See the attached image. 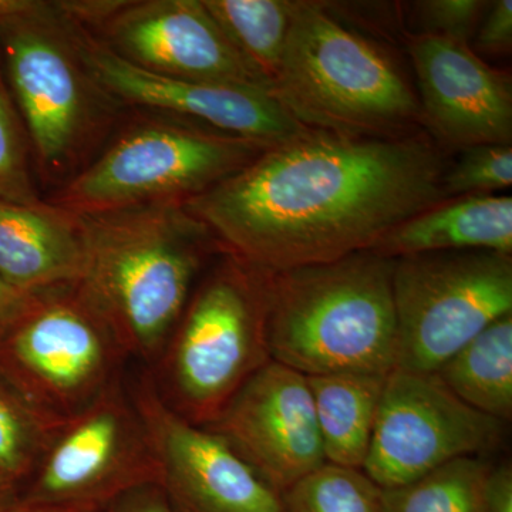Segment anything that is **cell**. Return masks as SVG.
I'll return each instance as SVG.
<instances>
[{
    "mask_svg": "<svg viewBox=\"0 0 512 512\" xmlns=\"http://www.w3.org/2000/svg\"><path fill=\"white\" fill-rule=\"evenodd\" d=\"M439 146L416 136L309 131L185 202L218 248L258 271L325 264L370 251L447 197Z\"/></svg>",
    "mask_w": 512,
    "mask_h": 512,
    "instance_id": "obj_1",
    "label": "cell"
},
{
    "mask_svg": "<svg viewBox=\"0 0 512 512\" xmlns=\"http://www.w3.org/2000/svg\"><path fill=\"white\" fill-rule=\"evenodd\" d=\"M80 218L87 239L86 274L80 285L124 353L153 362L163 353L217 242L184 205Z\"/></svg>",
    "mask_w": 512,
    "mask_h": 512,
    "instance_id": "obj_2",
    "label": "cell"
},
{
    "mask_svg": "<svg viewBox=\"0 0 512 512\" xmlns=\"http://www.w3.org/2000/svg\"><path fill=\"white\" fill-rule=\"evenodd\" d=\"M392 259L372 251L264 272L269 356L303 376L397 365Z\"/></svg>",
    "mask_w": 512,
    "mask_h": 512,
    "instance_id": "obj_3",
    "label": "cell"
},
{
    "mask_svg": "<svg viewBox=\"0 0 512 512\" xmlns=\"http://www.w3.org/2000/svg\"><path fill=\"white\" fill-rule=\"evenodd\" d=\"M272 94L302 126L333 136L406 137L423 123L394 64L315 2H296Z\"/></svg>",
    "mask_w": 512,
    "mask_h": 512,
    "instance_id": "obj_4",
    "label": "cell"
},
{
    "mask_svg": "<svg viewBox=\"0 0 512 512\" xmlns=\"http://www.w3.org/2000/svg\"><path fill=\"white\" fill-rule=\"evenodd\" d=\"M0 45L36 174L57 191L92 163L123 107L93 79L53 2L0 20Z\"/></svg>",
    "mask_w": 512,
    "mask_h": 512,
    "instance_id": "obj_5",
    "label": "cell"
},
{
    "mask_svg": "<svg viewBox=\"0 0 512 512\" xmlns=\"http://www.w3.org/2000/svg\"><path fill=\"white\" fill-rule=\"evenodd\" d=\"M271 360L264 272L227 255L191 293L153 380L173 412L205 427Z\"/></svg>",
    "mask_w": 512,
    "mask_h": 512,
    "instance_id": "obj_6",
    "label": "cell"
},
{
    "mask_svg": "<svg viewBox=\"0 0 512 512\" xmlns=\"http://www.w3.org/2000/svg\"><path fill=\"white\" fill-rule=\"evenodd\" d=\"M264 150L244 138L148 113L127 124L50 202L77 215L184 205Z\"/></svg>",
    "mask_w": 512,
    "mask_h": 512,
    "instance_id": "obj_7",
    "label": "cell"
},
{
    "mask_svg": "<svg viewBox=\"0 0 512 512\" xmlns=\"http://www.w3.org/2000/svg\"><path fill=\"white\" fill-rule=\"evenodd\" d=\"M123 355L80 282L32 293L0 338L10 386L40 412L63 421L117 383Z\"/></svg>",
    "mask_w": 512,
    "mask_h": 512,
    "instance_id": "obj_8",
    "label": "cell"
},
{
    "mask_svg": "<svg viewBox=\"0 0 512 512\" xmlns=\"http://www.w3.org/2000/svg\"><path fill=\"white\" fill-rule=\"evenodd\" d=\"M393 298L396 369L436 373L512 313V256L466 251L394 259Z\"/></svg>",
    "mask_w": 512,
    "mask_h": 512,
    "instance_id": "obj_9",
    "label": "cell"
},
{
    "mask_svg": "<svg viewBox=\"0 0 512 512\" xmlns=\"http://www.w3.org/2000/svg\"><path fill=\"white\" fill-rule=\"evenodd\" d=\"M160 484L156 457L131 397L117 382L64 421L20 488V503L107 508L121 495Z\"/></svg>",
    "mask_w": 512,
    "mask_h": 512,
    "instance_id": "obj_10",
    "label": "cell"
},
{
    "mask_svg": "<svg viewBox=\"0 0 512 512\" xmlns=\"http://www.w3.org/2000/svg\"><path fill=\"white\" fill-rule=\"evenodd\" d=\"M504 426L461 402L436 373L394 369L384 383L363 471L383 490L402 487L451 461L491 453Z\"/></svg>",
    "mask_w": 512,
    "mask_h": 512,
    "instance_id": "obj_11",
    "label": "cell"
},
{
    "mask_svg": "<svg viewBox=\"0 0 512 512\" xmlns=\"http://www.w3.org/2000/svg\"><path fill=\"white\" fill-rule=\"evenodd\" d=\"M69 25L93 79L123 109L130 106L188 121L265 148L312 131L293 119L268 90L191 82L148 72L111 52L89 30L72 22Z\"/></svg>",
    "mask_w": 512,
    "mask_h": 512,
    "instance_id": "obj_12",
    "label": "cell"
},
{
    "mask_svg": "<svg viewBox=\"0 0 512 512\" xmlns=\"http://www.w3.org/2000/svg\"><path fill=\"white\" fill-rule=\"evenodd\" d=\"M130 397L175 512H285L282 495L220 434L195 426L164 403L153 377L144 376Z\"/></svg>",
    "mask_w": 512,
    "mask_h": 512,
    "instance_id": "obj_13",
    "label": "cell"
},
{
    "mask_svg": "<svg viewBox=\"0 0 512 512\" xmlns=\"http://www.w3.org/2000/svg\"><path fill=\"white\" fill-rule=\"evenodd\" d=\"M205 427L281 495L326 463L308 377L274 360Z\"/></svg>",
    "mask_w": 512,
    "mask_h": 512,
    "instance_id": "obj_14",
    "label": "cell"
},
{
    "mask_svg": "<svg viewBox=\"0 0 512 512\" xmlns=\"http://www.w3.org/2000/svg\"><path fill=\"white\" fill-rule=\"evenodd\" d=\"M90 33L121 59L148 72L271 92L231 45L202 0L127 2Z\"/></svg>",
    "mask_w": 512,
    "mask_h": 512,
    "instance_id": "obj_15",
    "label": "cell"
},
{
    "mask_svg": "<svg viewBox=\"0 0 512 512\" xmlns=\"http://www.w3.org/2000/svg\"><path fill=\"white\" fill-rule=\"evenodd\" d=\"M409 53L420 92L423 123L437 146L466 148L511 144L510 79L487 66L467 42L413 36Z\"/></svg>",
    "mask_w": 512,
    "mask_h": 512,
    "instance_id": "obj_16",
    "label": "cell"
},
{
    "mask_svg": "<svg viewBox=\"0 0 512 512\" xmlns=\"http://www.w3.org/2000/svg\"><path fill=\"white\" fill-rule=\"evenodd\" d=\"M87 239L80 215L52 202L0 201V278L23 293L79 284Z\"/></svg>",
    "mask_w": 512,
    "mask_h": 512,
    "instance_id": "obj_17",
    "label": "cell"
},
{
    "mask_svg": "<svg viewBox=\"0 0 512 512\" xmlns=\"http://www.w3.org/2000/svg\"><path fill=\"white\" fill-rule=\"evenodd\" d=\"M387 259L487 251L512 254V198L467 195L446 200L387 232L370 249Z\"/></svg>",
    "mask_w": 512,
    "mask_h": 512,
    "instance_id": "obj_18",
    "label": "cell"
},
{
    "mask_svg": "<svg viewBox=\"0 0 512 512\" xmlns=\"http://www.w3.org/2000/svg\"><path fill=\"white\" fill-rule=\"evenodd\" d=\"M387 376L333 373L308 377L326 463L363 470Z\"/></svg>",
    "mask_w": 512,
    "mask_h": 512,
    "instance_id": "obj_19",
    "label": "cell"
},
{
    "mask_svg": "<svg viewBox=\"0 0 512 512\" xmlns=\"http://www.w3.org/2000/svg\"><path fill=\"white\" fill-rule=\"evenodd\" d=\"M471 409L504 421L512 417V313L495 320L436 372Z\"/></svg>",
    "mask_w": 512,
    "mask_h": 512,
    "instance_id": "obj_20",
    "label": "cell"
},
{
    "mask_svg": "<svg viewBox=\"0 0 512 512\" xmlns=\"http://www.w3.org/2000/svg\"><path fill=\"white\" fill-rule=\"evenodd\" d=\"M245 62L271 87L291 30L296 2L289 0H202Z\"/></svg>",
    "mask_w": 512,
    "mask_h": 512,
    "instance_id": "obj_21",
    "label": "cell"
},
{
    "mask_svg": "<svg viewBox=\"0 0 512 512\" xmlns=\"http://www.w3.org/2000/svg\"><path fill=\"white\" fill-rule=\"evenodd\" d=\"M491 463L460 458L402 487L383 490V512H480Z\"/></svg>",
    "mask_w": 512,
    "mask_h": 512,
    "instance_id": "obj_22",
    "label": "cell"
},
{
    "mask_svg": "<svg viewBox=\"0 0 512 512\" xmlns=\"http://www.w3.org/2000/svg\"><path fill=\"white\" fill-rule=\"evenodd\" d=\"M63 423L0 380V474L19 487L29 480Z\"/></svg>",
    "mask_w": 512,
    "mask_h": 512,
    "instance_id": "obj_23",
    "label": "cell"
},
{
    "mask_svg": "<svg viewBox=\"0 0 512 512\" xmlns=\"http://www.w3.org/2000/svg\"><path fill=\"white\" fill-rule=\"evenodd\" d=\"M285 512H383V488L365 471L325 463L282 494Z\"/></svg>",
    "mask_w": 512,
    "mask_h": 512,
    "instance_id": "obj_24",
    "label": "cell"
},
{
    "mask_svg": "<svg viewBox=\"0 0 512 512\" xmlns=\"http://www.w3.org/2000/svg\"><path fill=\"white\" fill-rule=\"evenodd\" d=\"M28 136L15 100L0 76V201L36 204L40 200L30 167Z\"/></svg>",
    "mask_w": 512,
    "mask_h": 512,
    "instance_id": "obj_25",
    "label": "cell"
},
{
    "mask_svg": "<svg viewBox=\"0 0 512 512\" xmlns=\"http://www.w3.org/2000/svg\"><path fill=\"white\" fill-rule=\"evenodd\" d=\"M512 184L511 144H484L461 150L456 165L447 168L443 190L447 198L493 195Z\"/></svg>",
    "mask_w": 512,
    "mask_h": 512,
    "instance_id": "obj_26",
    "label": "cell"
},
{
    "mask_svg": "<svg viewBox=\"0 0 512 512\" xmlns=\"http://www.w3.org/2000/svg\"><path fill=\"white\" fill-rule=\"evenodd\" d=\"M481 0H427L416 3L423 33L467 42L487 12Z\"/></svg>",
    "mask_w": 512,
    "mask_h": 512,
    "instance_id": "obj_27",
    "label": "cell"
},
{
    "mask_svg": "<svg viewBox=\"0 0 512 512\" xmlns=\"http://www.w3.org/2000/svg\"><path fill=\"white\" fill-rule=\"evenodd\" d=\"M476 45L483 52L491 55L508 53L512 45V2L498 0L490 3L480 28H478Z\"/></svg>",
    "mask_w": 512,
    "mask_h": 512,
    "instance_id": "obj_28",
    "label": "cell"
},
{
    "mask_svg": "<svg viewBox=\"0 0 512 512\" xmlns=\"http://www.w3.org/2000/svg\"><path fill=\"white\" fill-rule=\"evenodd\" d=\"M127 0H62L53 6L64 19L94 32L113 18Z\"/></svg>",
    "mask_w": 512,
    "mask_h": 512,
    "instance_id": "obj_29",
    "label": "cell"
},
{
    "mask_svg": "<svg viewBox=\"0 0 512 512\" xmlns=\"http://www.w3.org/2000/svg\"><path fill=\"white\" fill-rule=\"evenodd\" d=\"M480 512H512V466L510 461L491 464L481 491Z\"/></svg>",
    "mask_w": 512,
    "mask_h": 512,
    "instance_id": "obj_30",
    "label": "cell"
},
{
    "mask_svg": "<svg viewBox=\"0 0 512 512\" xmlns=\"http://www.w3.org/2000/svg\"><path fill=\"white\" fill-rule=\"evenodd\" d=\"M106 512H175L160 484L134 488L113 501Z\"/></svg>",
    "mask_w": 512,
    "mask_h": 512,
    "instance_id": "obj_31",
    "label": "cell"
},
{
    "mask_svg": "<svg viewBox=\"0 0 512 512\" xmlns=\"http://www.w3.org/2000/svg\"><path fill=\"white\" fill-rule=\"evenodd\" d=\"M32 293L16 291L0 278V338L25 308Z\"/></svg>",
    "mask_w": 512,
    "mask_h": 512,
    "instance_id": "obj_32",
    "label": "cell"
},
{
    "mask_svg": "<svg viewBox=\"0 0 512 512\" xmlns=\"http://www.w3.org/2000/svg\"><path fill=\"white\" fill-rule=\"evenodd\" d=\"M109 508V507H107ZM107 508L59 507V505H32L19 503L10 512H106Z\"/></svg>",
    "mask_w": 512,
    "mask_h": 512,
    "instance_id": "obj_33",
    "label": "cell"
},
{
    "mask_svg": "<svg viewBox=\"0 0 512 512\" xmlns=\"http://www.w3.org/2000/svg\"><path fill=\"white\" fill-rule=\"evenodd\" d=\"M20 487L0 474V512H10L19 503Z\"/></svg>",
    "mask_w": 512,
    "mask_h": 512,
    "instance_id": "obj_34",
    "label": "cell"
},
{
    "mask_svg": "<svg viewBox=\"0 0 512 512\" xmlns=\"http://www.w3.org/2000/svg\"><path fill=\"white\" fill-rule=\"evenodd\" d=\"M36 0H0V20L12 18L35 8Z\"/></svg>",
    "mask_w": 512,
    "mask_h": 512,
    "instance_id": "obj_35",
    "label": "cell"
}]
</instances>
